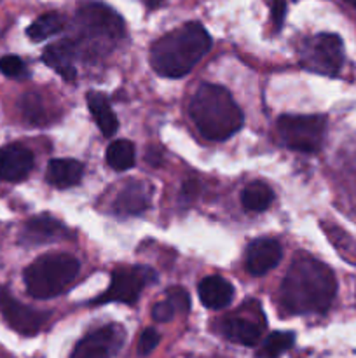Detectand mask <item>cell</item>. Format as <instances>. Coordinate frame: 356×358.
Listing matches in <instances>:
<instances>
[{
	"label": "cell",
	"mask_w": 356,
	"mask_h": 358,
	"mask_svg": "<svg viewBox=\"0 0 356 358\" xmlns=\"http://www.w3.org/2000/svg\"><path fill=\"white\" fill-rule=\"evenodd\" d=\"M337 294V282L328 266L309 255L295 259L279 290V301L290 315H320L328 311Z\"/></svg>",
	"instance_id": "1"
},
{
	"label": "cell",
	"mask_w": 356,
	"mask_h": 358,
	"mask_svg": "<svg viewBox=\"0 0 356 358\" xmlns=\"http://www.w3.org/2000/svg\"><path fill=\"white\" fill-rule=\"evenodd\" d=\"M212 48V37L199 23L184 27L163 35L150 48V65L159 76L178 79L198 65Z\"/></svg>",
	"instance_id": "2"
},
{
	"label": "cell",
	"mask_w": 356,
	"mask_h": 358,
	"mask_svg": "<svg viewBox=\"0 0 356 358\" xmlns=\"http://www.w3.org/2000/svg\"><path fill=\"white\" fill-rule=\"evenodd\" d=\"M191 117L205 138L222 142L243 126V112L229 91L216 84H202L191 101Z\"/></svg>",
	"instance_id": "3"
},
{
	"label": "cell",
	"mask_w": 356,
	"mask_h": 358,
	"mask_svg": "<svg viewBox=\"0 0 356 358\" xmlns=\"http://www.w3.org/2000/svg\"><path fill=\"white\" fill-rule=\"evenodd\" d=\"M80 262L68 254H47L24 269V285L35 299H51L65 292L77 278Z\"/></svg>",
	"instance_id": "4"
},
{
	"label": "cell",
	"mask_w": 356,
	"mask_h": 358,
	"mask_svg": "<svg viewBox=\"0 0 356 358\" xmlns=\"http://www.w3.org/2000/svg\"><path fill=\"white\" fill-rule=\"evenodd\" d=\"M299 55L302 69L321 76H337L344 65V44L335 34H320L306 38Z\"/></svg>",
	"instance_id": "5"
},
{
	"label": "cell",
	"mask_w": 356,
	"mask_h": 358,
	"mask_svg": "<svg viewBox=\"0 0 356 358\" xmlns=\"http://www.w3.org/2000/svg\"><path fill=\"white\" fill-rule=\"evenodd\" d=\"M276 128L286 147L299 152H316L323 145L327 119L323 115H281Z\"/></svg>",
	"instance_id": "6"
},
{
	"label": "cell",
	"mask_w": 356,
	"mask_h": 358,
	"mask_svg": "<svg viewBox=\"0 0 356 358\" xmlns=\"http://www.w3.org/2000/svg\"><path fill=\"white\" fill-rule=\"evenodd\" d=\"M156 282V273L145 266L136 268H117L112 273V282L108 289L100 297L93 301V304L122 303L135 304L140 299V294L149 283Z\"/></svg>",
	"instance_id": "7"
},
{
	"label": "cell",
	"mask_w": 356,
	"mask_h": 358,
	"mask_svg": "<svg viewBox=\"0 0 356 358\" xmlns=\"http://www.w3.org/2000/svg\"><path fill=\"white\" fill-rule=\"evenodd\" d=\"M124 327L119 324L103 325L77 341L70 358H114L124 346Z\"/></svg>",
	"instance_id": "8"
},
{
	"label": "cell",
	"mask_w": 356,
	"mask_h": 358,
	"mask_svg": "<svg viewBox=\"0 0 356 358\" xmlns=\"http://www.w3.org/2000/svg\"><path fill=\"white\" fill-rule=\"evenodd\" d=\"M77 21L89 37H103L115 41L122 35L124 23L121 17L103 3H84L77 10Z\"/></svg>",
	"instance_id": "9"
},
{
	"label": "cell",
	"mask_w": 356,
	"mask_h": 358,
	"mask_svg": "<svg viewBox=\"0 0 356 358\" xmlns=\"http://www.w3.org/2000/svg\"><path fill=\"white\" fill-rule=\"evenodd\" d=\"M0 313L6 318L10 329L23 336H35L44 329L51 315L34 310L14 299L6 289H0Z\"/></svg>",
	"instance_id": "10"
},
{
	"label": "cell",
	"mask_w": 356,
	"mask_h": 358,
	"mask_svg": "<svg viewBox=\"0 0 356 358\" xmlns=\"http://www.w3.org/2000/svg\"><path fill=\"white\" fill-rule=\"evenodd\" d=\"M264 329V315H262L258 304H255L253 311H248V315H230L220 324V332L223 338L241 346L258 345Z\"/></svg>",
	"instance_id": "11"
},
{
	"label": "cell",
	"mask_w": 356,
	"mask_h": 358,
	"mask_svg": "<svg viewBox=\"0 0 356 358\" xmlns=\"http://www.w3.org/2000/svg\"><path fill=\"white\" fill-rule=\"evenodd\" d=\"M281 245L271 238H258L246 248V269L253 276H262L281 261Z\"/></svg>",
	"instance_id": "12"
},
{
	"label": "cell",
	"mask_w": 356,
	"mask_h": 358,
	"mask_svg": "<svg viewBox=\"0 0 356 358\" xmlns=\"http://www.w3.org/2000/svg\"><path fill=\"white\" fill-rule=\"evenodd\" d=\"M34 168V154L20 143H10L0 149V178L20 182L30 175Z\"/></svg>",
	"instance_id": "13"
},
{
	"label": "cell",
	"mask_w": 356,
	"mask_h": 358,
	"mask_svg": "<svg viewBox=\"0 0 356 358\" xmlns=\"http://www.w3.org/2000/svg\"><path fill=\"white\" fill-rule=\"evenodd\" d=\"M150 189L143 182H128L122 185L112 210L117 215H138L149 208Z\"/></svg>",
	"instance_id": "14"
},
{
	"label": "cell",
	"mask_w": 356,
	"mask_h": 358,
	"mask_svg": "<svg viewBox=\"0 0 356 358\" xmlns=\"http://www.w3.org/2000/svg\"><path fill=\"white\" fill-rule=\"evenodd\" d=\"M73 58H75V48L70 41H61L47 45L44 55H42V59L47 63V66H51L56 73H59L68 83H73L77 77Z\"/></svg>",
	"instance_id": "15"
},
{
	"label": "cell",
	"mask_w": 356,
	"mask_h": 358,
	"mask_svg": "<svg viewBox=\"0 0 356 358\" xmlns=\"http://www.w3.org/2000/svg\"><path fill=\"white\" fill-rule=\"evenodd\" d=\"M199 299L202 306L209 310H222L234 299V287L222 276H208L199 283Z\"/></svg>",
	"instance_id": "16"
},
{
	"label": "cell",
	"mask_w": 356,
	"mask_h": 358,
	"mask_svg": "<svg viewBox=\"0 0 356 358\" xmlns=\"http://www.w3.org/2000/svg\"><path fill=\"white\" fill-rule=\"evenodd\" d=\"M84 173L82 163L75 159H52L49 161L45 178L51 185L58 189L73 187L80 182Z\"/></svg>",
	"instance_id": "17"
},
{
	"label": "cell",
	"mask_w": 356,
	"mask_h": 358,
	"mask_svg": "<svg viewBox=\"0 0 356 358\" xmlns=\"http://www.w3.org/2000/svg\"><path fill=\"white\" fill-rule=\"evenodd\" d=\"M65 227L51 217H34L23 229V241L27 243H47L65 236Z\"/></svg>",
	"instance_id": "18"
},
{
	"label": "cell",
	"mask_w": 356,
	"mask_h": 358,
	"mask_svg": "<svg viewBox=\"0 0 356 358\" xmlns=\"http://www.w3.org/2000/svg\"><path fill=\"white\" fill-rule=\"evenodd\" d=\"M87 107H89L91 115L96 121L98 128L103 133L105 136H114L119 129V121L117 115L112 110L110 103H108L107 98L101 93H87Z\"/></svg>",
	"instance_id": "19"
},
{
	"label": "cell",
	"mask_w": 356,
	"mask_h": 358,
	"mask_svg": "<svg viewBox=\"0 0 356 358\" xmlns=\"http://www.w3.org/2000/svg\"><path fill=\"white\" fill-rule=\"evenodd\" d=\"M105 159L110 168L117 171H126L135 166L136 152L135 145L129 140H115L107 147Z\"/></svg>",
	"instance_id": "20"
},
{
	"label": "cell",
	"mask_w": 356,
	"mask_h": 358,
	"mask_svg": "<svg viewBox=\"0 0 356 358\" xmlns=\"http://www.w3.org/2000/svg\"><path fill=\"white\" fill-rule=\"evenodd\" d=\"M295 345V334L288 331H278L269 334L257 350L255 358H281L283 353L288 352Z\"/></svg>",
	"instance_id": "21"
},
{
	"label": "cell",
	"mask_w": 356,
	"mask_h": 358,
	"mask_svg": "<svg viewBox=\"0 0 356 358\" xmlns=\"http://www.w3.org/2000/svg\"><path fill=\"white\" fill-rule=\"evenodd\" d=\"M272 199H274V194L264 182H253L241 192V203L250 212H264L269 208Z\"/></svg>",
	"instance_id": "22"
},
{
	"label": "cell",
	"mask_w": 356,
	"mask_h": 358,
	"mask_svg": "<svg viewBox=\"0 0 356 358\" xmlns=\"http://www.w3.org/2000/svg\"><path fill=\"white\" fill-rule=\"evenodd\" d=\"M63 27H65V21H63V17L58 13H47L44 16L37 17L28 27L27 35L34 42H42L45 38L52 37V35L59 34L63 30Z\"/></svg>",
	"instance_id": "23"
},
{
	"label": "cell",
	"mask_w": 356,
	"mask_h": 358,
	"mask_svg": "<svg viewBox=\"0 0 356 358\" xmlns=\"http://www.w3.org/2000/svg\"><path fill=\"white\" fill-rule=\"evenodd\" d=\"M161 336L156 329L149 327L142 332L138 339V346H136V352H138L140 357H149L154 350L159 346Z\"/></svg>",
	"instance_id": "24"
},
{
	"label": "cell",
	"mask_w": 356,
	"mask_h": 358,
	"mask_svg": "<svg viewBox=\"0 0 356 358\" xmlns=\"http://www.w3.org/2000/svg\"><path fill=\"white\" fill-rule=\"evenodd\" d=\"M168 301L177 313L185 315L191 311V297H188L187 290H184L181 287H173V289L168 290Z\"/></svg>",
	"instance_id": "25"
},
{
	"label": "cell",
	"mask_w": 356,
	"mask_h": 358,
	"mask_svg": "<svg viewBox=\"0 0 356 358\" xmlns=\"http://www.w3.org/2000/svg\"><path fill=\"white\" fill-rule=\"evenodd\" d=\"M0 72L7 77H21L24 73L23 59L17 56H3L0 58Z\"/></svg>",
	"instance_id": "26"
},
{
	"label": "cell",
	"mask_w": 356,
	"mask_h": 358,
	"mask_svg": "<svg viewBox=\"0 0 356 358\" xmlns=\"http://www.w3.org/2000/svg\"><path fill=\"white\" fill-rule=\"evenodd\" d=\"M175 315H177V311H175V308L171 306L170 301H161V303L154 304L152 308V318L156 322H171L175 318Z\"/></svg>",
	"instance_id": "27"
},
{
	"label": "cell",
	"mask_w": 356,
	"mask_h": 358,
	"mask_svg": "<svg viewBox=\"0 0 356 358\" xmlns=\"http://www.w3.org/2000/svg\"><path fill=\"white\" fill-rule=\"evenodd\" d=\"M286 16V0H272L271 6V17L272 23H274L276 30L283 27V21Z\"/></svg>",
	"instance_id": "28"
},
{
	"label": "cell",
	"mask_w": 356,
	"mask_h": 358,
	"mask_svg": "<svg viewBox=\"0 0 356 358\" xmlns=\"http://www.w3.org/2000/svg\"><path fill=\"white\" fill-rule=\"evenodd\" d=\"M195 192H198V182L195 180L187 182V184L184 185V189H181V196H184V198H188V199L194 198Z\"/></svg>",
	"instance_id": "29"
},
{
	"label": "cell",
	"mask_w": 356,
	"mask_h": 358,
	"mask_svg": "<svg viewBox=\"0 0 356 358\" xmlns=\"http://www.w3.org/2000/svg\"><path fill=\"white\" fill-rule=\"evenodd\" d=\"M344 2H348V3H349V6L356 7V0H344Z\"/></svg>",
	"instance_id": "30"
}]
</instances>
